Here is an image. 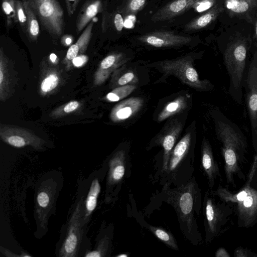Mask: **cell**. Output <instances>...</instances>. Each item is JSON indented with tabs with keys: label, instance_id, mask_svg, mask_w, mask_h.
<instances>
[{
	"label": "cell",
	"instance_id": "obj_1",
	"mask_svg": "<svg viewBox=\"0 0 257 257\" xmlns=\"http://www.w3.org/2000/svg\"><path fill=\"white\" fill-rule=\"evenodd\" d=\"M161 193L164 200L175 209L181 230L184 236L195 245L202 238L197 223L201 206V194L195 177L180 186L171 188L164 184Z\"/></svg>",
	"mask_w": 257,
	"mask_h": 257
},
{
	"label": "cell",
	"instance_id": "obj_2",
	"mask_svg": "<svg viewBox=\"0 0 257 257\" xmlns=\"http://www.w3.org/2000/svg\"><path fill=\"white\" fill-rule=\"evenodd\" d=\"M215 127L217 137L222 144L227 184H234L235 176L240 178L244 177L240 164L246 151V139L238 127L223 115L215 120Z\"/></svg>",
	"mask_w": 257,
	"mask_h": 257
},
{
	"label": "cell",
	"instance_id": "obj_3",
	"mask_svg": "<svg viewBox=\"0 0 257 257\" xmlns=\"http://www.w3.org/2000/svg\"><path fill=\"white\" fill-rule=\"evenodd\" d=\"M249 44L248 39L238 37L227 44L223 53L224 63L229 77L228 92L238 104L242 102L243 79Z\"/></svg>",
	"mask_w": 257,
	"mask_h": 257
},
{
	"label": "cell",
	"instance_id": "obj_4",
	"mask_svg": "<svg viewBox=\"0 0 257 257\" xmlns=\"http://www.w3.org/2000/svg\"><path fill=\"white\" fill-rule=\"evenodd\" d=\"M250 178L238 191L233 193L221 185L213 193L221 201L229 204L237 217L239 226L249 227L257 222V188Z\"/></svg>",
	"mask_w": 257,
	"mask_h": 257
},
{
	"label": "cell",
	"instance_id": "obj_5",
	"mask_svg": "<svg viewBox=\"0 0 257 257\" xmlns=\"http://www.w3.org/2000/svg\"><path fill=\"white\" fill-rule=\"evenodd\" d=\"M191 133H187L174 147L163 174L164 184L178 187L192 177L194 156L191 152Z\"/></svg>",
	"mask_w": 257,
	"mask_h": 257
},
{
	"label": "cell",
	"instance_id": "obj_6",
	"mask_svg": "<svg viewBox=\"0 0 257 257\" xmlns=\"http://www.w3.org/2000/svg\"><path fill=\"white\" fill-rule=\"evenodd\" d=\"M212 190H207L203 200L204 215V225L206 243L225 230V225L230 216L234 212L232 208L228 204L217 201Z\"/></svg>",
	"mask_w": 257,
	"mask_h": 257
},
{
	"label": "cell",
	"instance_id": "obj_7",
	"mask_svg": "<svg viewBox=\"0 0 257 257\" xmlns=\"http://www.w3.org/2000/svg\"><path fill=\"white\" fill-rule=\"evenodd\" d=\"M192 58L184 56L158 63L161 70L166 75H174L183 83L198 91H209L214 88L208 80H201L193 66Z\"/></svg>",
	"mask_w": 257,
	"mask_h": 257
},
{
	"label": "cell",
	"instance_id": "obj_8",
	"mask_svg": "<svg viewBox=\"0 0 257 257\" xmlns=\"http://www.w3.org/2000/svg\"><path fill=\"white\" fill-rule=\"evenodd\" d=\"M29 6L45 30L58 38L65 29L64 13L57 0H28Z\"/></svg>",
	"mask_w": 257,
	"mask_h": 257
},
{
	"label": "cell",
	"instance_id": "obj_9",
	"mask_svg": "<svg viewBox=\"0 0 257 257\" xmlns=\"http://www.w3.org/2000/svg\"><path fill=\"white\" fill-rule=\"evenodd\" d=\"M0 136L4 142L16 148L31 146L36 150H40L44 144V141L41 138L20 127L1 124Z\"/></svg>",
	"mask_w": 257,
	"mask_h": 257
},
{
	"label": "cell",
	"instance_id": "obj_10",
	"mask_svg": "<svg viewBox=\"0 0 257 257\" xmlns=\"http://www.w3.org/2000/svg\"><path fill=\"white\" fill-rule=\"evenodd\" d=\"M82 199L77 204L69 222L65 238L60 248L59 256L73 257L77 255L82 237V228L80 221Z\"/></svg>",
	"mask_w": 257,
	"mask_h": 257
},
{
	"label": "cell",
	"instance_id": "obj_11",
	"mask_svg": "<svg viewBox=\"0 0 257 257\" xmlns=\"http://www.w3.org/2000/svg\"><path fill=\"white\" fill-rule=\"evenodd\" d=\"M246 104L252 133L257 131V50L253 55L246 78Z\"/></svg>",
	"mask_w": 257,
	"mask_h": 257
},
{
	"label": "cell",
	"instance_id": "obj_12",
	"mask_svg": "<svg viewBox=\"0 0 257 257\" xmlns=\"http://www.w3.org/2000/svg\"><path fill=\"white\" fill-rule=\"evenodd\" d=\"M56 194V184L54 181L48 180L39 188L36 198V213L40 226L45 229L48 216L52 208Z\"/></svg>",
	"mask_w": 257,
	"mask_h": 257
},
{
	"label": "cell",
	"instance_id": "obj_13",
	"mask_svg": "<svg viewBox=\"0 0 257 257\" xmlns=\"http://www.w3.org/2000/svg\"><path fill=\"white\" fill-rule=\"evenodd\" d=\"M183 128L182 124L177 120H173L165 126L163 131L155 140V145H161L163 149L162 173L167 168L170 154Z\"/></svg>",
	"mask_w": 257,
	"mask_h": 257
},
{
	"label": "cell",
	"instance_id": "obj_14",
	"mask_svg": "<svg viewBox=\"0 0 257 257\" xmlns=\"http://www.w3.org/2000/svg\"><path fill=\"white\" fill-rule=\"evenodd\" d=\"M139 40L143 43L157 48L183 46L192 41L190 37L165 31L149 33L140 37Z\"/></svg>",
	"mask_w": 257,
	"mask_h": 257
},
{
	"label": "cell",
	"instance_id": "obj_15",
	"mask_svg": "<svg viewBox=\"0 0 257 257\" xmlns=\"http://www.w3.org/2000/svg\"><path fill=\"white\" fill-rule=\"evenodd\" d=\"M201 155V166L207 177L210 189L212 190L216 180L221 176L218 164L214 159L211 146L205 138L202 142Z\"/></svg>",
	"mask_w": 257,
	"mask_h": 257
},
{
	"label": "cell",
	"instance_id": "obj_16",
	"mask_svg": "<svg viewBox=\"0 0 257 257\" xmlns=\"http://www.w3.org/2000/svg\"><path fill=\"white\" fill-rule=\"evenodd\" d=\"M127 154L123 150L116 152L109 161L107 185L113 186L122 182L126 173Z\"/></svg>",
	"mask_w": 257,
	"mask_h": 257
},
{
	"label": "cell",
	"instance_id": "obj_17",
	"mask_svg": "<svg viewBox=\"0 0 257 257\" xmlns=\"http://www.w3.org/2000/svg\"><path fill=\"white\" fill-rule=\"evenodd\" d=\"M200 0H173L159 10L152 17L155 22L168 20L180 15Z\"/></svg>",
	"mask_w": 257,
	"mask_h": 257
},
{
	"label": "cell",
	"instance_id": "obj_18",
	"mask_svg": "<svg viewBox=\"0 0 257 257\" xmlns=\"http://www.w3.org/2000/svg\"><path fill=\"white\" fill-rule=\"evenodd\" d=\"M144 103L141 97H132L116 104L112 109L110 117L114 122L123 121L136 114Z\"/></svg>",
	"mask_w": 257,
	"mask_h": 257
},
{
	"label": "cell",
	"instance_id": "obj_19",
	"mask_svg": "<svg viewBox=\"0 0 257 257\" xmlns=\"http://www.w3.org/2000/svg\"><path fill=\"white\" fill-rule=\"evenodd\" d=\"M127 59L122 53H113L107 56L100 62L95 77V83L100 84L117 68L125 63Z\"/></svg>",
	"mask_w": 257,
	"mask_h": 257
},
{
	"label": "cell",
	"instance_id": "obj_20",
	"mask_svg": "<svg viewBox=\"0 0 257 257\" xmlns=\"http://www.w3.org/2000/svg\"><path fill=\"white\" fill-rule=\"evenodd\" d=\"M102 10L101 0H87L82 6L76 22V32L79 34Z\"/></svg>",
	"mask_w": 257,
	"mask_h": 257
},
{
	"label": "cell",
	"instance_id": "obj_21",
	"mask_svg": "<svg viewBox=\"0 0 257 257\" xmlns=\"http://www.w3.org/2000/svg\"><path fill=\"white\" fill-rule=\"evenodd\" d=\"M93 25L94 21L92 20L85 27L77 42L69 48L66 53V60H72L85 51L92 36Z\"/></svg>",
	"mask_w": 257,
	"mask_h": 257
},
{
	"label": "cell",
	"instance_id": "obj_22",
	"mask_svg": "<svg viewBox=\"0 0 257 257\" xmlns=\"http://www.w3.org/2000/svg\"><path fill=\"white\" fill-rule=\"evenodd\" d=\"M222 7L215 6L205 14L188 23L185 27L186 31H194L203 29L213 22L223 12Z\"/></svg>",
	"mask_w": 257,
	"mask_h": 257
},
{
	"label": "cell",
	"instance_id": "obj_23",
	"mask_svg": "<svg viewBox=\"0 0 257 257\" xmlns=\"http://www.w3.org/2000/svg\"><path fill=\"white\" fill-rule=\"evenodd\" d=\"M187 106V99L183 96L178 97L167 104L158 116V120L162 121L183 110Z\"/></svg>",
	"mask_w": 257,
	"mask_h": 257
},
{
	"label": "cell",
	"instance_id": "obj_24",
	"mask_svg": "<svg viewBox=\"0 0 257 257\" xmlns=\"http://www.w3.org/2000/svg\"><path fill=\"white\" fill-rule=\"evenodd\" d=\"M27 15V28L26 33L31 40L36 41L40 34V27L37 16L27 1L23 2Z\"/></svg>",
	"mask_w": 257,
	"mask_h": 257
},
{
	"label": "cell",
	"instance_id": "obj_25",
	"mask_svg": "<svg viewBox=\"0 0 257 257\" xmlns=\"http://www.w3.org/2000/svg\"><path fill=\"white\" fill-rule=\"evenodd\" d=\"M101 191V186L97 178L91 182L85 200V217L88 218L95 209L98 195Z\"/></svg>",
	"mask_w": 257,
	"mask_h": 257
},
{
	"label": "cell",
	"instance_id": "obj_26",
	"mask_svg": "<svg viewBox=\"0 0 257 257\" xmlns=\"http://www.w3.org/2000/svg\"><path fill=\"white\" fill-rule=\"evenodd\" d=\"M149 230L160 241L170 248L179 250L176 239L172 233L167 229L153 225H148Z\"/></svg>",
	"mask_w": 257,
	"mask_h": 257
},
{
	"label": "cell",
	"instance_id": "obj_27",
	"mask_svg": "<svg viewBox=\"0 0 257 257\" xmlns=\"http://www.w3.org/2000/svg\"><path fill=\"white\" fill-rule=\"evenodd\" d=\"M229 11L235 15L243 14L257 5V0H226Z\"/></svg>",
	"mask_w": 257,
	"mask_h": 257
},
{
	"label": "cell",
	"instance_id": "obj_28",
	"mask_svg": "<svg viewBox=\"0 0 257 257\" xmlns=\"http://www.w3.org/2000/svg\"><path fill=\"white\" fill-rule=\"evenodd\" d=\"M138 79L136 74L131 70L120 68L115 70L113 77V85L115 88L127 84L136 83Z\"/></svg>",
	"mask_w": 257,
	"mask_h": 257
},
{
	"label": "cell",
	"instance_id": "obj_29",
	"mask_svg": "<svg viewBox=\"0 0 257 257\" xmlns=\"http://www.w3.org/2000/svg\"><path fill=\"white\" fill-rule=\"evenodd\" d=\"M136 88L134 84H127L114 88L106 96V99L111 102L118 101L130 95Z\"/></svg>",
	"mask_w": 257,
	"mask_h": 257
},
{
	"label": "cell",
	"instance_id": "obj_30",
	"mask_svg": "<svg viewBox=\"0 0 257 257\" xmlns=\"http://www.w3.org/2000/svg\"><path fill=\"white\" fill-rule=\"evenodd\" d=\"M17 0H2V10L6 16L8 31L13 23H17L15 12V4Z\"/></svg>",
	"mask_w": 257,
	"mask_h": 257
},
{
	"label": "cell",
	"instance_id": "obj_31",
	"mask_svg": "<svg viewBox=\"0 0 257 257\" xmlns=\"http://www.w3.org/2000/svg\"><path fill=\"white\" fill-rule=\"evenodd\" d=\"M109 239L108 237L102 238L99 242L95 249L86 253V257H101L106 256L109 246Z\"/></svg>",
	"mask_w": 257,
	"mask_h": 257
},
{
	"label": "cell",
	"instance_id": "obj_32",
	"mask_svg": "<svg viewBox=\"0 0 257 257\" xmlns=\"http://www.w3.org/2000/svg\"><path fill=\"white\" fill-rule=\"evenodd\" d=\"M147 0H127L123 9L125 15H134L141 11L146 4Z\"/></svg>",
	"mask_w": 257,
	"mask_h": 257
},
{
	"label": "cell",
	"instance_id": "obj_33",
	"mask_svg": "<svg viewBox=\"0 0 257 257\" xmlns=\"http://www.w3.org/2000/svg\"><path fill=\"white\" fill-rule=\"evenodd\" d=\"M15 12L18 22L19 23L24 32H26L27 19L23 1L20 0L16 1Z\"/></svg>",
	"mask_w": 257,
	"mask_h": 257
},
{
	"label": "cell",
	"instance_id": "obj_34",
	"mask_svg": "<svg viewBox=\"0 0 257 257\" xmlns=\"http://www.w3.org/2000/svg\"><path fill=\"white\" fill-rule=\"evenodd\" d=\"M59 79L55 74H51L43 79L41 84V89L44 92H49L54 89L58 85Z\"/></svg>",
	"mask_w": 257,
	"mask_h": 257
},
{
	"label": "cell",
	"instance_id": "obj_35",
	"mask_svg": "<svg viewBox=\"0 0 257 257\" xmlns=\"http://www.w3.org/2000/svg\"><path fill=\"white\" fill-rule=\"evenodd\" d=\"M216 0H200L195 4L192 8L198 12L206 11L214 7Z\"/></svg>",
	"mask_w": 257,
	"mask_h": 257
},
{
	"label": "cell",
	"instance_id": "obj_36",
	"mask_svg": "<svg viewBox=\"0 0 257 257\" xmlns=\"http://www.w3.org/2000/svg\"><path fill=\"white\" fill-rule=\"evenodd\" d=\"M67 13L71 17L75 12L81 0H64Z\"/></svg>",
	"mask_w": 257,
	"mask_h": 257
},
{
	"label": "cell",
	"instance_id": "obj_37",
	"mask_svg": "<svg viewBox=\"0 0 257 257\" xmlns=\"http://www.w3.org/2000/svg\"><path fill=\"white\" fill-rule=\"evenodd\" d=\"M234 256L235 257H255L257 256V254L249 249L239 247L235 250Z\"/></svg>",
	"mask_w": 257,
	"mask_h": 257
},
{
	"label": "cell",
	"instance_id": "obj_38",
	"mask_svg": "<svg viewBox=\"0 0 257 257\" xmlns=\"http://www.w3.org/2000/svg\"><path fill=\"white\" fill-rule=\"evenodd\" d=\"M88 58L84 55H80L72 60V64L76 67H80L84 65L88 60Z\"/></svg>",
	"mask_w": 257,
	"mask_h": 257
},
{
	"label": "cell",
	"instance_id": "obj_39",
	"mask_svg": "<svg viewBox=\"0 0 257 257\" xmlns=\"http://www.w3.org/2000/svg\"><path fill=\"white\" fill-rule=\"evenodd\" d=\"M114 24L118 31H121L123 27V20L120 14H115L114 18Z\"/></svg>",
	"mask_w": 257,
	"mask_h": 257
},
{
	"label": "cell",
	"instance_id": "obj_40",
	"mask_svg": "<svg viewBox=\"0 0 257 257\" xmlns=\"http://www.w3.org/2000/svg\"><path fill=\"white\" fill-rule=\"evenodd\" d=\"M79 106V103L76 101H72L68 103L64 107L63 110L66 113H70L75 109Z\"/></svg>",
	"mask_w": 257,
	"mask_h": 257
},
{
	"label": "cell",
	"instance_id": "obj_41",
	"mask_svg": "<svg viewBox=\"0 0 257 257\" xmlns=\"http://www.w3.org/2000/svg\"><path fill=\"white\" fill-rule=\"evenodd\" d=\"M73 36L70 35H65L61 38L62 43L65 45L69 46L73 42Z\"/></svg>",
	"mask_w": 257,
	"mask_h": 257
},
{
	"label": "cell",
	"instance_id": "obj_42",
	"mask_svg": "<svg viewBox=\"0 0 257 257\" xmlns=\"http://www.w3.org/2000/svg\"><path fill=\"white\" fill-rule=\"evenodd\" d=\"M216 257H229L230 255L227 252L225 249L219 248L215 252Z\"/></svg>",
	"mask_w": 257,
	"mask_h": 257
},
{
	"label": "cell",
	"instance_id": "obj_43",
	"mask_svg": "<svg viewBox=\"0 0 257 257\" xmlns=\"http://www.w3.org/2000/svg\"><path fill=\"white\" fill-rule=\"evenodd\" d=\"M1 248H2L1 250L3 251V253L6 256H19V255L15 254H13L12 253L13 252L10 251L9 250L6 249V248H3L2 247H1Z\"/></svg>",
	"mask_w": 257,
	"mask_h": 257
},
{
	"label": "cell",
	"instance_id": "obj_44",
	"mask_svg": "<svg viewBox=\"0 0 257 257\" xmlns=\"http://www.w3.org/2000/svg\"><path fill=\"white\" fill-rule=\"evenodd\" d=\"M49 57L52 62H55L57 59V56L54 53H51Z\"/></svg>",
	"mask_w": 257,
	"mask_h": 257
},
{
	"label": "cell",
	"instance_id": "obj_45",
	"mask_svg": "<svg viewBox=\"0 0 257 257\" xmlns=\"http://www.w3.org/2000/svg\"><path fill=\"white\" fill-rule=\"evenodd\" d=\"M116 256L117 257H127V256H128V255L126 253H123V254H120L117 255Z\"/></svg>",
	"mask_w": 257,
	"mask_h": 257
},
{
	"label": "cell",
	"instance_id": "obj_46",
	"mask_svg": "<svg viewBox=\"0 0 257 257\" xmlns=\"http://www.w3.org/2000/svg\"><path fill=\"white\" fill-rule=\"evenodd\" d=\"M255 32H256V34L257 35V22H256V25H255Z\"/></svg>",
	"mask_w": 257,
	"mask_h": 257
},
{
	"label": "cell",
	"instance_id": "obj_47",
	"mask_svg": "<svg viewBox=\"0 0 257 257\" xmlns=\"http://www.w3.org/2000/svg\"><path fill=\"white\" fill-rule=\"evenodd\" d=\"M28 0H22L23 2L27 1Z\"/></svg>",
	"mask_w": 257,
	"mask_h": 257
}]
</instances>
